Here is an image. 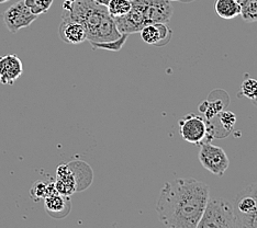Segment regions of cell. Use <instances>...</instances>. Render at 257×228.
I'll use <instances>...</instances> for the list:
<instances>
[{"label": "cell", "mask_w": 257, "mask_h": 228, "mask_svg": "<svg viewBox=\"0 0 257 228\" xmlns=\"http://www.w3.org/2000/svg\"><path fill=\"white\" fill-rule=\"evenodd\" d=\"M210 196L208 184L196 179H175L160 192L156 212L169 228H197Z\"/></svg>", "instance_id": "1"}, {"label": "cell", "mask_w": 257, "mask_h": 228, "mask_svg": "<svg viewBox=\"0 0 257 228\" xmlns=\"http://www.w3.org/2000/svg\"><path fill=\"white\" fill-rule=\"evenodd\" d=\"M63 16L84 27L90 43H102L118 39L121 33L104 5L96 0H73L64 5Z\"/></svg>", "instance_id": "2"}, {"label": "cell", "mask_w": 257, "mask_h": 228, "mask_svg": "<svg viewBox=\"0 0 257 228\" xmlns=\"http://www.w3.org/2000/svg\"><path fill=\"white\" fill-rule=\"evenodd\" d=\"M235 214L233 202L222 196L208 198L197 228H235Z\"/></svg>", "instance_id": "3"}, {"label": "cell", "mask_w": 257, "mask_h": 228, "mask_svg": "<svg viewBox=\"0 0 257 228\" xmlns=\"http://www.w3.org/2000/svg\"><path fill=\"white\" fill-rule=\"evenodd\" d=\"M237 228H257V183L238 193L233 202Z\"/></svg>", "instance_id": "4"}, {"label": "cell", "mask_w": 257, "mask_h": 228, "mask_svg": "<svg viewBox=\"0 0 257 228\" xmlns=\"http://www.w3.org/2000/svg\"><path fill=\"white\" fill-rule=\"evenodd\" d=\"M132 5L142 14L145 25L168 23L173 17V7L168 0H132Z\"/></svg>", "instance_id": "5"}, {"label": "cell", "mask_w": 257, "mask_h": 228, "mask_svg": "<svg viewBox=\"0 0 257 228\" xmlns=\"http://www.w3.org/2000/svg\"><path fill=\"white\" fill-rule=\"evenodd\" d=\"M199 160L206 170L219 177H222L230 166L229 157L225 151L209 142L202 144L199 150Z\"/></svg>", "instance_id": "6"}, {"label": "cell", "mask_w": 257, "mask_h": 228, "mask_svg": "<svg viewBox=\"0 0 257 228\" xmlns=\"http://www.w3.org/2000/svg\"><path fill=\"white\" fill-rule=\"evenodd\" d=\"M209 122L202 116L190 113L179 121L180 135L186 142L191 144H200L207 139L210 133Z\"/></svg>", "instance_id": "7"}, {"label": "cell", "mask_w": 257, "mask_h": 228, "mask_svg": "<svg viewBox=\"0 0 257 228\" xmlns=\"http://www.w3.org/2000/svg\"><path fill=\"white\" fill-rule=\"evenodd\" d=\"M37 19L38 16L31 13L25 0L14 4L3 15V20L10 33H17L21 29L28 28Z\"/></svg>", "instance_id": "8"}, {"label": "cell", "mask_w": 257, "mask_h": 228, "mask_svg": "<svg viewBox=\"0 0 257 228\" xmlns=\"http://www.w3.org/2000/svg\"><path fill=\"white\" fill-rule=\"evenodd\" d=\"M23 73V65L20 58L15 54L0 57V83L14 85Z\"/></svg>", "instance_id": "9"}, {"label": "cell", "mask_w": 257, "mask_h": 228, "mask_svg": "<svg viewBox=\"0 0 257 228\" xmlns=\"http://www.w3.org/2000/svg\"><path fill=\"white\" fill-rule=\"evenodd\" d=\"M62 22L58 29L60 38L65 43L78 45L87 41V34L84 27L79 22L72 20L66 16L62 17Z\"/></svg>", "instance_id": "10"}, {"label": "cell", "mask_w": 257, "mask_h": 228, "mask_svg": "<svg viewBox=\"0 0 257 228\" xmlns=\"http://www.w3.org/2000/svg\"><path fill=\"white\" fill-rule=\"evenodd\" d=\"M44 208L51 217L55 219H62L71 212L72 202L69 196L62 195L60 193L46 196L44 198Z\"/></svg>", "instance_id": "11"}, {"label": "cell", "mask_w": 257, "mask_h": 228, "mask_svg": "<svg viewBox=\"0 0 257 228\" xmlns=\"http://www.w3.org/2000/svg\"><path fill=\"white\" fill-rule=\"evenodd\" d=\"M141 38L147 44L150 45H164L165 42L171 40L172 31L167 27V23H154V25L145 26L141 31Z\"/></svg>", "instance_id": "12"}, {"label": "cell", "mask_w": 257, "mask_h": 228, "mask_svg": "<svg viewBox=\"0 0 257 228\" xmlns=\"http://www.w3.org/2000/svg\"><path fill=\"white\" fill-rule=\"evenodd\" d=\"M55 189L62 195L71 196L76 192V181L67 163L60 165L56 169Z\"/></svg>", "instance_id": "13"}, {"label": "cell", "mask_w": 257, "mask_h": 228, "mask_svg": "<svg viewBox=\"0 0 257 228\" xmlns=\"http://www.w3.org/2000/svg\"><path fill=\"white\" fill-rule=\"evenodd\" d=\"M76 181V191L86 190L92 182V170L86 162L73 160L67 163Z\"/></svg>", "instance_id": "14"}, {"label": "cell", "mask_w": 257, "mask_h": 228, "mask_svg": "<svg viewBox=\"0 0 257 228\" xmlns=\"http://www.w3.org/2000/svg\"><path fill=\"white\" fill-rule=\"evenodd\" d=\"M215 13L222 19L231 20L241 15V5L238 0H215Z\"/></svg>", "instance_id": "15"}, {"label": "cell", "mask_w": 257, "mask_h": 228, "mask_svg": "<svg viewBox=\"0 0 257 228\" xmlns=\"http://www.w3.org/2000/svg\"><path fill=\"white\" fill-rule=\"evenodd\" d=\"M57 193L54 182H44V181H37L32 184L30 190V196L33 201L44 200L46 196Z\"/></svg>", "instance_id": "16"}, {"label": "cell", "mask_w": 257, "mask_h": 228, "mask_svg": "<svg viewBox=\"0 0 257 228\" xmlns=\"http://www.w3.org/2000/svg\"><path fill=\"white\" fill-rule=\"evenodd\" d=\"M106 7L110 16L115 19L126 15L131 10L132 0H109Z\"/></svg>", "instance_id": "17"}, {"label": "cell", "mask_w": 257, "mask_h": 228, "mask_svg": "<svg viewBox=\"0 0 257 228\" xmlns=\"http://www.w3.org/2000/svg\"><path fill=\"white\" fill-rule=\"evenodd\" d=\"M241 16L245 22H257V0H238Z\"/></svg>", "instance_id": "18"}, {"label": "cell", "mask_w": 257, "mask_h": 228, "mask_svg": "<svg viewBox=\"0 0 257 228\" xmlns=\"http://www.w3.org/2000/svg\"><path fill=\"white\" fill-rule=\"evenodd\" d=\"M27 7L36 16L46 14L51 8L53 0H25Z\"/></svg>", "instance_id": "19"}, {"label": "cell", "mask_w": 257, "mask_h": 228, "mask_svg": "<svg viewBox=\"0 0 257 228\" xmlns=\"http://www.w3.org/2000/svg\"><path fill=\"white\" fill-rule=\"evenodd\" d=\"M128 37V34H121L120 37L113 40V41H108V42H102V43H90L93 49H101V50H108L111 52H118L122 49V46L125 43V41Z\"/></svg>", "instance_id": "20"}, {"label": "cell", "mask_w": 257, "mask_h": 228, "mask_svg": "<svg viewBox=\"0 0 257 228\" xmlns=\"http://www.w3.org/2000/svg\"><path fill=\"white\" fill-rule=\"evenodd\" d=\"M241 95L257 104V80L254 78L245 79L241 86Z\"/></svg>", "instance_id": "21"}, {"label": "cell", "mask_w": 257, "mask_h": 228, "mask_svg": "<svg viewBox=\"0 0 257 228\" xmlns=\"http://www.w3.org/2000/svg\"><path fill=\"white\" fill-rule=\"evenodd\" d=\"M220 119L222 122V125L227 131H231L233 126L235 125V122H236V118L234 113L229 112V111H225V112H222L220 115Z\"/></svg>", "instance_id": "22"}, {"label": "cell", "mask_w": 257, "mask_h": 228, "mask_svg": "<svg viewBox=\"0 0 257 228\" xmlns=\"http://www.w3.org/2000/svg\"><path fill=\"white\" fill-rule=\"evenodd\" d=\"M9 0H0V4H6V3H8Z\"/></svg>", "instance_id": "23"}, {"label": "cell", "mask_w": 257, "mask_h": 228, "mask_svg": "<svg viewBox=\"0 0 257 228\" xmlns=\"http://www.w3.org/2000/svg\"><path fill=\"white\" fill-rule=\"evenodd\" d=\"M168 2H179V0H168Z\"/></svg>", "instance_id": "24"}]
</instances>
